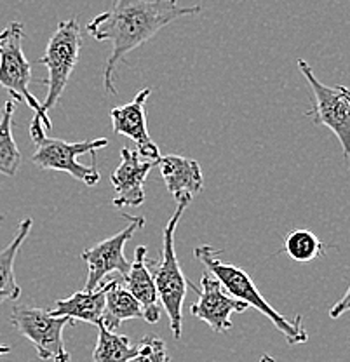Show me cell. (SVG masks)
Here are the masks:
<instances>
[{"instance_id": "1", "label": "cell", "mask_w": 350, "mask_h": 362, "mask_svg": "<svg viewBox=\"0 0 350 362\" xmlns=\"http://www.w3.org/2000/svg\"><path fill=\"white\" fill-rule=\"evenodd\" d=\"M202 13V6L180 7L178 0H117L88 23V33L101 42H112V54L103 70L107 94H117L115 68L127 52L140 47L173 21Z\"/></svg>"}, {"instance_id": "2", "label": "cell", "mask_w": 350, "mask_h": 362, "mask_svg": "<svg viewBox=\"0 0 350 362\" xmlns=\"http://www.w3.org/2000/svg\"><path fill=\"white\" fill-rule=\"evenodd\" d=\"M221 252H223V249H216L213 246H208V244L194 249L195 258L204 265L206 270L211 272V274L223 284L227 293H231L233 298L244 301L247 307H253L255 310L259 312V314L265 315L267 319L279 329V333L284 337L286 341H288V345H302V343H307L308 334L307 329L303 327V317L296 315L295 319L289 320L288 317L279 314V312L263 298V294L259 293V289L255 286L250 274H246L243 269L232 265V263L221 262Z\"/></svg>"}, {"instance_id": "3", "label": "cell", "mask_w": 350, "mask_h": 362, "mask_svg": "<svg viewBox=\"0 0 350 362\" xmlns=\"http://www.w3.org/2000/svg\"><path fill=\"white\" fill-rule=\"evenodd\" d=\"M192 199H182L178 201V207L169 218L168 225L164 226V243L161 255L157 259H146L150 274L156 282L157 293H159L161 305L169 317L173 337L176 339L182 338V322H183V303H185L187 291L190 288V282L183 275L178 258H176L175 237L180 220L183 216V211L190 206Z\"/></svg>"}, {"instance_id": "4", "label": "cell", "mask_w": 350, "mask_h": 362, "mask_svg": "<svg viewBox=\"0 0 350 362\" xmlns=\"http://www.w3.org/2000/svg\"><path fill=\"white\" fill-rule=\"evenodd\" d=\"M30 136L35 143V152L32 156V162L40 169H51V171L69 173L75 180L82 181L88 187H94L100 181V171L96 162L89 165L78 164L77 157L84 153H96L98 150L108 146L107 138L86 139V141L66 143L58 138H47L42 122L32 119L30 122Z\"/></svg>"}, {"instance_id": "5", "label": "cell", "mask_w": 350, "mask_h": 362, "mask_svg": "<svg viewBox=\"0 0 350 362\" xmlns=\"http://www.w3.org/2000/svg\"><path fill=\"white\" fill-rule=\"evenodd\" d=\"M23 23L20 21H11L0 32V88L9 90L14 101H25L32 108L33 119L40 120L47 131L52 122L49 113L44 112L42 103L30 90L32 65L23 52Z\"/></svg>"}, {"instance_id": "6", "label": "cell", "mask_w": 350, "mask_h": 362, "mask_svg": "<svg viewBox=\"0 0 350 362\" xmlns=\"http://www.w3.org/2000/svg\"><path fill=\"white\" fill-rule=\"evenodd\" d=\"M82 49V33L78 21L75 18L59 21L54 33L49 39L46 52L39 58V65L47 68V78L39 81L47 86V96L44 100L42 108L49 113L58 105L63 90L69 84L75 65L78 62V54Z\"/></svg>"}, {"instance_id": "7", "label": "cell", "mask_w": 350, "mask_h": 362, "mask_svg": "<svg viewBox=\"0 0 350 362\" xmlns=\"http://www.w3.org/2000/svg\"><path fill=\"white\" fill-rule=\"evenodd\" d=\"M11 324L14 329L32 341L40 361L70 362L63 341V331L74 326L75 320L69 317H56L49 310L30 305H16L11 312Z\"/></svg>"}, {"instance_id": "8", "label": "cell", "mask_w": 350, "mask_h": 362, "mask_svg": "<svg viewBox=\"0 0 350 362\" xmlns=\"http://www.w3.org/2000/svg\"><path fill=\"white\" fill-rule=\"evenodd\" d=\"M298 68L314 93V107L305 115L310 117L315 126H326L337 136L345 158L350 160V89L322 84L305 59H298Z\"/></svg>"}, {"instance_id": "9", "label": "cell", "mask_w": 350, "mask_h": 362, "mask_svg": "<svg viewBox=\"0 0 350 362\" xmlns=\"http://www.w3.org/2000/svg\"><path fill=\"white\" fill-rule=\"evenodd\" d=\"M122 216L129 221L126 228L81 252V259H84L88 265V279H86L84 286L86 291H94L96 288H100L101 281L112 272H119L122 277L129 272L131 262L124 255V247H126L127 240L145 226V218L131 216V214H122Z\"/></svg>"}, {"instance_id": "10", "label": "cell", "mask_w": 350, "mask_h": 362, "mask_svg": "<svg viewBox=\"0 0 350 362\" xmlns=\"http://www.w3.org/2000/svg\"><path fill=\"white\" fill-rule=\"evenodd\" d=\"M201 286L202 288L197 289L190 284V288L199 294L197 301L190 307V312L194 317L204 320L216 334L232 329V314H240L250 308L244 301L231 296L223 284L208 270L202 274Z\"/></svg>"}, {"instance_id": "11", "label": "cell", "mask_w": 350, "mask_h": 362, "mask_svg": "<svg viewBox=\"0 0 350 362\" xmlns=\"http://www.w3.org/2000/svg\"><path fill=\"white\" fill-rule=\"evenodd\" d=\"M156 162L143 160L138 152L126 148L120 150V164L112 175L115 197L112 204L117 209L124 207H138L145 202V178L152 171Z\"/></svg>"}, {"instance_id": "12", "label": "cell", "mask_w": 350, "mask_h": 362, "mask_svg": "<svg viewBox=\"0 0 350 362\" xmlns=\"http://www.w3.org/2000/svg\"><path fill=\"white\" fill-rule=\"evenodd\" d=\"M161 169L165 188L175 197V201L182 199H194L204 188V175L201 164L194 158L183 156H164L157 162Z\"/></svg>"}, {"instance_id": "13", "label": "cell", "mask_w": 350, "mask_h": 362, "mask_svg": "<svg viewBox=\"0 0 350 362\" xmlns=\"http://www.w3.org/2000/svg\"><path fill=\"white\" fill-rule=\"evenodd\" d=\"M124 286L127 291L133 294L141 305L145 322L156 324L161 319V298L157 293L156 282H153L152 274H150L148 265H146V247L138 246L136 256L131 262L129 272L122 277Z\"/></svg>"}, {"instance_id": "14", "label": "cell", "mask_w": 350, "mask_h": 362, "mask_svg": "<svg viewBox=\"0 0 350 362\" xmlns=\"http://www.w3.org/2000/svg\"><path fill=\"white\" fill-rule=\"evenodd\" d=\"M152 94V89L146 88L141 89L140 93L134 96L133 101L122 105V107H115L110 110L112 119V129L115 134L126 136V138L133 139L136 143L138 148L153 143L150 139L148 129H146V100Z\"/></svg>"}, {"instance_id": "15", "label": "cell", "mask_w": 350, "mask_h": 362, "mask_svg": "<svg viewBox=\"0 0 350 362\" xmlns=\"http://www.w3.org/2000/svg\"><path fill=\"white\" fill-rule=\"evenodd\" d=\"M107 284H101L94 291H82L74 293L65 300H58L54 303V308L51 310L56 317H69L71 320H82L88 324H98L103 320L105 312V298H107Z\"/></svg>"}, {"instance_id": "16", "label": "cell", "mask_w": 350, "mask_h": 362, "mask_svg": "<svg viewBox=\"0 0 350 362\" xmlns=\"http://www.w3.org/2000/svg\"><path fill=\"white\" fill-rule=\"evenodd\" d=\"M134 319L145 320L141 305L138 303V300L133 294L127 291L122 279L115 277L112 281H108L107 298H105V312L101 324L107 329L115 331L122 322Z\"/></svg>"}, {"instance_id": "17", "label": "cell", "mask_w": 350, "mask_h": 362, "mask_svg": "<svg viewBox=\"0 0 350 362\" xmlns=\"http://www.w3.org/2000/svg\"><path fill=\"white\" fill-rule=\"evenodd\" d=\"M32 223L33 221L30 218H25L18 226L9 246L0 251V305L4 301H14L21 296V288L18 286L16 275H14V262H16L18 252H20L30 230H32Z\"/></svg>"}, {"instance_id": "18", "label": "cell", "mask_w": 350, "mask_h": 362, "mask_svg": "<svg viewBox=\"0 0 350 362\" xmlns=\"http://www.w3.org/2000/svg\"><path fill=\"white\" fill-rule=\"evenodd\" d=\"M138 356V346L124 334L107 329L98 324V341L93 352V362H129Z\"/></svg>"}, {"instance_id": "19", "label": "cell", "mask_w": 350, "mask_h": 362, "mask_svg": "<svg viewBox=\"0 0 350 362\" xmlns=\"http://www.w3.org/2000/svg\"><path fill=\"white\" fill-rule=\"evenodd\" d=\"M16 101L7 100L0 119V175L16 176L21 164V153L13 136V115Z\"/></svg>"}, {"instance_id": "20", "label": "cell", "mask_w": 350, "mask_h": 362, "mask_svg": "<svg viewBox=\"0 0 350 362\" xmlns=\"http://www.w3.org/2000/svg\"><path fill=\"white\" fill-rule=\"evenodd\" d=\"M282 252L298 263H308L326 255V244L310 230H295L284 237Z\"/></svg>"}, {"instance_id": "21", "label": "cell", "mask_w": 350, "mask_h": 362, "mask_svg": "<svg viewBox=\"0 0 350 362\" xmlns=\"http://www.w3.org/2000/svg\"><path fill=\"white\" fill-rule=\"evenodd\" d=\"M138 356L133 357L129 362H169L168 349L163 338L148 334L138 343Z\"/></svg>"}, {"instance_id": "22", "label": "cell", "mask_w": 350, "mask_h": 362, "mask_svg": "<svg viewBox=\"0 0 350 362\" xmlns=\"http://www.w3.org/2000/svg\"><path fill=\"white\" fill-rule=\"evenodd\" d=\"M347 312H350V286H349L347 293H345L344 296H342L340 300H338L337 303L331 307L329 317H331V319H338V317L347 314Z\"/></svg>"}, {"instance_id": "23", "label": "cell", "mask_w": 350, "mask_h": 362, "mask_svg": "<svg viewBox=\"0 0 350 362\" xmlns=\"http://www.w3.org/2000/svg\"><path fill=\"white\" fill-rule=\"evenodd\" d=\"M11 352V346L7 345H0V356H6V354Z\"/></svg>"}, {"instance_id": "24", "label": "cell", "mask_w": 350, "mask_h": 362, "mask_svg": "<svg viewBox=\"0 0 350 362\" xmlns=\"http://www.w3.org/2000/svg\"><path fill=\"white\" fill-rule=\"evenodd\" d=\"M259 362H276V359H274V357H270V356H262V359H259Z\"/></svg>"}]
</instances>
